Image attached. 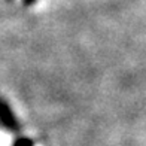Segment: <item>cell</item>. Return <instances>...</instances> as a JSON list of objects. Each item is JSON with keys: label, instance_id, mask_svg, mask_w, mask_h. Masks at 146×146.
Wrapping results in <instances>:
<instances>
[{"label": "cell", "instance_id": "obj_1", "mask_svg": "<svg viewBox=\"0 0 146 146\" xmlns=\"http://www.w3.org/2000/svg\"><path fill=\"white\" fill-rule=\"evenodd\" d=\"M33 2H36V0H24V5H27V6H29V5H31Z\"/></svg>", "mask_w": 146, "mask_h": 146}]
</instances>
